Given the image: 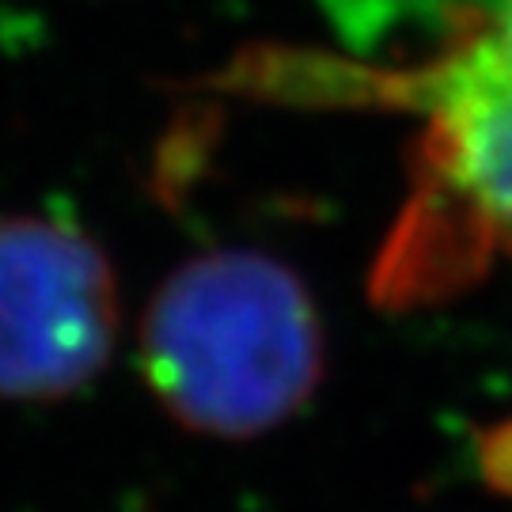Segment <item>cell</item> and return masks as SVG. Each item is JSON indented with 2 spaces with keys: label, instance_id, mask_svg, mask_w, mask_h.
Returning a JSON list of instances; mask_svg holds the SVG:
<instances>
[{
  "label": "cell",
  "instance_id": "cell-1",
  "mask_svg": "<svg viewBox=\"0 0 512 512\" xmlns=\"http://www.w3.org/2000/svg\"><path fill=\"white\" fill-rule=\"evenodd\" d=\"M148 384L175 418L251 437L308 403L323 330L304 285L247 251L194 258L156 293L141 330Z\"/></svg>",
  "mask_w": 512,
  "mask_h": 512
},
{
  "label": "cell",
  "instance_id": "cell-2",
  "mask_svg": "<svg viewBox=\"0 0 512 512\" xmlns=\"http://www.w3.org/2000/svg\"><path fill=\"white\" fill-rule=\"evenodd\" d=\"M118 334L107 258L73 224L0 220V399L46 403L99 376Z\"/></svg>",
  "mask_w": 512,
  "mask_h": 512
},
{
  "label": "cell",
  "instance_id": "cell-3",
  "mask_svg": "<svg viewBox=\"0 0 512 512\" xmlns=\"http://www.w3.org/2000/svg\"><path fill=\"white\" fill-rule=\"evenodd\" d=\"M380 99L425 114L429 186L486 247L512 251V0L414 73H365Z\"/></svg>",
  "mask_w": 512,
  "mask_h": 512
},
{
  "label": "cell",
  "instance_id": "cell-4",
  "mask_svg": "<svg viewBox=\"0 0 512 512\" xmlns=\"http://www.w3.org/2000/svg\"><path fill=\"white\" fill-rule=\"evenodd\" d=\"M501 0H315L338 38L353 50H380L403 35L456 42L478 27Z\"/></svg>",
  "mask_w": 512,
  "mask_h": 512
}]
</instances>
